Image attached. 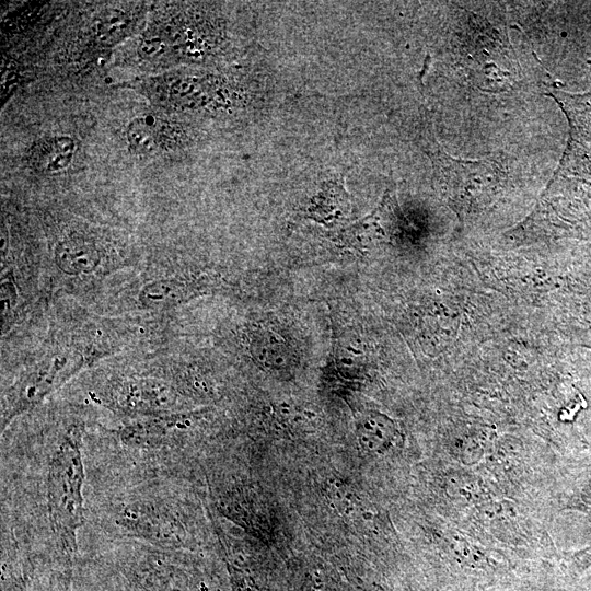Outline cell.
Masks as SVG:
<instances>
[{
    "mask_svg": "<svg viewBox=\"0 0 591 591\" xmlns=\"http://www.w3.org/2000/svg\"><path fill=\"white\" fill-rule=\"evenodd\" d=\"M357 437L361 448L371 454H384L398 441L396 425L387 416L370 412L357 422Z\"/></svg>",
    "mask_w": 591,
    "mask_h": 591,
    "instance_id": "52a82bcc",
    "label": "cell"
},
{
    "mask_svg": "<svg viewBox=\"0 0 591 591\" xmlns=\"http://www.w3.org/2000/svg\"><path fill=\"white\" fill-rule=\"evenodd\" d=\"M564 509L591 514V457L575 477Z\"/></svg>",
    "mask_w": 591,
    "mask_h": 591,
    "instance_id": "30bf717a",
    "label": "cell"
},
{
    "mask_svg": "<svg viewBox=\"0 0 591 591\" xmlns=\"http://www.w3.org/2000/svg\"><path fill=\"white\" fill-rule=\"evenodd\" d=\"M568 569L576 573H580L591 567V544L586 547L568 553L564 558Z\"/></svg>",
    "mask_w": 591,
    "mask_h": 591,
    "instance_id": "4fadbf2b",
    "label": "cell"
},
{
    "mask_svg": "<svg viewBox=\"0 0 591 591\" xmlns=\"http://www.w3.org/2000/svg\"><path fill=\"white\" fill-rule=\"evenodd\" d=\"M426 151L440 184L454 196L484 195L499 184L503 170L496 160H460L449 155L428 129L425 135Z\"/></svg>",
    "mask_w": 591,
    "mask_h": 591,
    "instance_id": "277c9868",
    "label": "cell"
},
{
    "mask_svg": "<svg viewBox=\"0 0 591 591\" xmlns=\"http://www.w3.org/2000/svg\"><path fill=\"white\" fill-rule=\"evenodd\" d=\"M126 135L130 149L137 153L152 152L159 146V130L144 117L132 119Z\"/></svg>",
    "mask_w": 591,
    "mask_h": 591,
    "instance_id": "8fae6325",
    "label": "cell"
},
{
    "mask_svg": "<svg viewBox=\"0 0 591 591\" xmlns=\"http://www.w3.org/2000/svg\"><path fill=\"white\" fill-rule=\"evenodd\" d=\"M109 515L114 525L135 540L169 549L183 543V521L171 493L127 494L111 507Z\"/></svg>",
    "mask_w": 591,
    "mask_h": 591,
    "instance_id": "3957f363",
    "label": "cell"
},
{
    "mask_svg": "<svg viewBox=\"0 0 591 591\" xmlns=\"http://www.w3.org/2000/svg\"><path fill=\"white\" fill-rule=\"evenodd\" d=\"M184 285L174 279L154 280L139 292V300L143 306L150 309L171 308L185 298Z\"/></svg>",
    "mask_w": 591,
    "mask_h": 591,
    "instance_id": "9c48e42d",
    "label": "cell"
},
{
    "mask_svg": "<svg viewBox=\"0 0 591 591\" xmlns=\"http://www.w3.org/2000/svg\"><path fill=\"white\" fill-rule=\"evenodd\" d=\"M74 149V141L69 136L44 138L31 150L32 165L42 173L57 175L70 166Z\"/></svg>",
    "mask_w": 591,
    "mask_h": 591,
    "instance_id": "ba28073f",
    "label": "cell"
},
{
    "mask_svg": "<svg viewBox=\"0 0 591 591\" xmlns=\"http://www.w3.org/2000/svg\"><path fill=\"white\" fill-rule=\"evenodd\" d=\"M565 113L569 124L566 149L546 187L547 193L567 194L591 201V94L548 92Z\"/></svg>",
    "mask_w": 591,
    "mask_h": 591,
    "instance_id": "7a4b0ae2",
    "label": "cell"
},
{
    "mask_svg": "<svg viewBox=\"0 0 591 591\" xmlns=\"http://www.w3.org/2000/svg\"><path fill=\"white\" fill-rule=\"evenodd\" d=\"M84 463L81 428L69 426L48 455L45 500L48 525L57 554L70 569L84 521Z\"/></svg>",
    "mask_w": 591,
    "mask_h": 591,
    "instance_id": "6da1fadb",
    "label": "cell"
},
{
    "mask_svg": "<svg viewBox=\"0 0 591 591\" xmlns=\"http://www.w3.org/2000/svg\"><path fill=\"white\" fill-rule=\"evenodd\" d=\"M174 393L169 385L148 379L126 380L115 385L107 401L128 414L153 415L170 410Z\"/></svg>",
    "mask_w": 591,
    "mask_h": 591,
    "instance_id": "5b68a950",
    "label": "cell"
},
{
    "mask_svg": "<svg viewBox=\"0 0 591 591\" xmlns=\"http://www.w3.org/2000/svg\"><path fill=\"white\" fill-rule=\"evenodd\" d=\"M55 262L65 274L77 276L92 273L100 265L101 255L92 240L69 235L56 245Z\"/></svg>",
    "mask_w": 591,
    "mask_h": 591,
    "instance_id": "8992f818",
    "label": "cell"
},
{
    "mask_svg": "<svg viewBox=\"0 0 591 591\" xmlns=\"http://www.w3.org/2000/svg\"><path fill=\"white\" fill-rule=\"evenodd\" d=\"M348 195L343 189V187L334 186L327 187L325 190L320 193L315 199V206L311 208V213L314 219L324 221L327 219V213L329 217H337L335 212L338 210L341 215L348 213L349 207L337 206V201L347 200Z\"/></svg>",
    "mask_w": 591,
    "mask_h": 591,
    "instance_id": "7c38bea8",
    "label": "cell"
}]
</instances>
